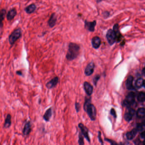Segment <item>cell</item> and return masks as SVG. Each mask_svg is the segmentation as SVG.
<instances>
[{
	"label": "cell",
	"instance_id": "3",
	"mask_svg": "<svg viewBox=\"0 0 145 145\" xmlns=\"http://www.w3.org/2000/svg\"><path fill=\"white\" fill-rule=\"evenodd\" d=\"M22 35V32L21 28H18L14 29L9 37V44L13 46L17 40L20 39Z\"/></svg>",
	"mask_w": 145,
	"mask_h": 145
},
{
	"label": "cell",
	"instance_id": "21",
	"mask_svg": "<svg viewBox=\"0 0 145 145\" xmlns=\"http://www.w3.org/2000/svg\"><path fill=\"white\" fill-rule=\"evenodd\" d=\"M137 132H138V131H137L136 128L133 129L131 131L127 132L126 134V137L127 139H128V140H132L136 136Z\"/></svg>",
	"mask_w": 145,
	"mask_h": 145
},
{
	"label": "cell",
	"instance_id": "1",
	"mask_svg": "<svg viewBox=\"0 0 145 145\" xmlns=\"http://www.w3.org/2000/svg\"><path fill=\"white\" fill-rule=\"evenodd\" d=\"M84 108L92 121H94L96 120L97 110L95 106L91 103V97H86L85 98Z\"/></svg>",
	"mask_w": 145,
	"mask_h": 145
},
{
	"label": "cell",
	"instance_id": "5",
	"mask_svg": "<svg viewBox=\"0 0 145 145\" xmlns=\"http://www.w3.org/2000/svg\"><path fill=\"white\" fill-rule=\"evenodd\" d=\"M106 38L110 45H112L116 41V36L113 29H108L106 33Z\"/></svg>",
	"mask_w": 145,
	"mask_h": 145
},
{
	"label": "cell",
	"instance_id": "35",
	"mask_svg": "<svg viewBox=\"0 0 145 145\" xmlns=\"http://www.w3.org/2000/svg\"><path fill=\"white\" fill-rule=\"evenodd\" d=\"M140 136L141 138L144 139L145 137V131H143V132H142V133L140 135Z\"/></svg>",
	"mask_w": 145,
	"mask_h": 145
},
{
	"label": "cell",
	"instance_id": "24",
	"mask_svg": "<svg viewBox=\"0 0 145 145\" xmlns=\"http://www.w3.org/2000/svg\"><path fill=\"white\" fill-rule=\"evenodd\" d=\"M145 108H139L137 112V116L138 117L142 118L145 117Z\"/></svg>",
	"mask_w": 145,
	"mask_h": 145
},
{
	"label": "cell",
	"instance_id": "30",
	"mask_svg": "<svg viewBox=\"0 0 145 145\" xmlns=\"http://www.w3.org/2000/svg\"><path fill=\"white\" fill-rule=\"evenodd\" d=\"M98 139L99 141L100 142V143L101 144V145H104L103 142L101 137V132H100V131H99L98 132Z\"/></svg>",
	"mask_w": 145,
	"mask_h": 145
},
{
	"label": "cell",
	"instance_id": "22",
	"mask_svg": "<svg viewBox=\"0 0 145 145\" xmlns=\"http://www.w3.org/2000/svg\"><path fill=\"white\" fill-rule=\"evenodd\" d=\"M6 14V10L5 9L3 8L0 10V29H2L4 24L3 21H4L5 17Z\"/></svg>",
	"mask_w": 145,
	"mask_h": 145
},
{
	"label": "cell",
	"instance_id": "9",
	"mask_svg": "<svg viewBox=\"0 0 145 145\" xmlns=\"http://www.w3.org/2000/svg\"><path fill=\"white\" fill-rule=\"evenodd\" d=\"M94 64L93 62H91L86 66L85 70V74L86 76H90L94 72Z\"/></svg>",
	"mask_w": 145,
	"mask_h": 145
},
{
	"label": "cell",
	"instance_id": "26",
	"mask_svg": "<svg viewBox=\"0 0 145 145\" xmlns=\"http://www.w3.org/2000/svg\"><path fill=\"white\" fill-rule=\"evenodd\" d=\"M144 126H145V125L144 124H142V123H138L137 125V126H136V129L137 130V131H143V129H144Z\"/></svg>",
	"mask_w": 145,
	"mask_h": 145
},
{
	"label": "cell",
	"instance_id": "27",
	"mask_svg": "<svg viewBox=\"0 0 145 145\" xmlns=\"http://www.w3.org/2000/svg\"><path fill=\"white\" fill-rule=\"evenodd\" d=\"M105 140L106 141L108 142V143H110L111 145H124V144H123L122 143H120V144H119L117 143L116 142H115V141L113 140H111V139H108V138H105Z\"/></svg>",
	"mask_w": 145,
	"mask_h": 145
},
{
	"label": "cell",
	"instance_id": "32",
	"mask_svg": "<svg viewBox=\"0 0 145 145\" xmlns=\"http://www.w3.org/2000/svg\"><path fill=\"white\" fill-rule=\"evenodd\" d=\"M110 114L112 115L115 118H116L117 115L116 112V111L115 110L114 108H112L110 110Z\"/></svg>",
	"mask_w": 145,
	"mask_h": 145
},
{
	"label": "cell",
	"instance_id": "10",
	"mask_svg": "<svg viewBox=\"0 0 145 145\" xmlns=\"http://www.w3.org/2000/svg\"><path fill=\"white\" fill-rule=\"evenodd\" d=\"M84 89L88 96H91L93 92V87L90 83L85 81L84 84Z\"/></svg>",
	"mask_w": 145,
	"mask_h": 145
},
{
	"label": "cell",
	"instance_id": "16",
	"mask_svg": "<svg viewBox=\"0 0 145 145\" xmlns=\"http://www.w3.org/2000/svg\"><path fill=\"white\" fill-rule=\"evenodd\" d=\"M52 108L50 107L46 111L44 114L43 115V119L46 122H49L52 116Z\"/></svg>",
	"mask_w": 145,
	"mask_h": 145
},
{
	"label": "cell",
	"instance_id": "19",
	"mask_svg": "<svg viewBox=\"0 0 145 145\" xmlns=\"http://www.w3.org/2000/svg\"><path fill=\"white\" fill-rule=\"evenodd\" d=\"M12 125V115L10 114H8L5 119L4 124V128L5 129L9 128Z\"/></svg>",
	"mask_w": 145,
	"mask_h": 145
},
{
	"label": "cell",
	"instance_id": "31",
	"mask_svg": "<svg viewBox=\"0 0 145 145\" xmlns=\"http://www.w3.org/2000/svg\"><path fill=\"white\" fill-rule=\"evenodd\" d=\"M80 107H81L79 103H75V108L77 112H79L80 109Z\"/></svg>",
	"mask_w": 145,
	"mask_h": 145
},
{
	"label": "cell",
	"instance_id": "6",
	"mask_svg": "<svg viewBox=\"0 0 145 145\" xmlns=\"http://www.w3.org/2000/svg\"><path fill=\"white\" fill-rule=\"evenodd\" d=\"M32 131V124L30 121H25L22 130L23 134L24 136H28Z\"/></svg>",
	"mask_w": 145,
	"mask_h": 145
},
{
	"label": "cell",
	"instance_id": "15",
	"mask_svg": "<svg viewBox=\"0 0 145 145\" xmlns=\"http://www.w3.org/2000/svg\"><path fill=\"white\" fill-rule=\"evenodd\" d=\"M57 20V16L55 13H53L51 15L50 18L48 21V24L49 25V27L50 28H53V27H55L56 23Z\"/></svg>",
	"mask_w": 145,
	"mask_h": 145
},
{
	"label": "cell",
	"instance_id": "13",
	"mask_svg": "<svg viewBox=\"0 0 145 145\" xmlns=\"http://www.w3.org/2000/svg\"><path fill=\"white\" fill-rule=\"evenodd\" d=\"M135 113V109H134L133 108H130L129 111L125 114L124 117L125 121L128 122H129L133 118Z\"/></svg>",
	"mask_w": 145,
	"mask_h": 145
},
{
	"label": "cell",
	"instance_id": "17",
	"mask_svg": "<svg viewBox=\"0 0 145 145\" xmlns=\"http://www.w3.org/2000/svg\"><path fill=\"white\" fill-rule=\"evenodd\" d=\"M92 44L94 49H97L100 47L101 44V40L98 36H95L92 38Z\"/></svg>",
	"mask_w": 145,
	"mask_h": 145
},
{
	"label": "cell",
	"instance_id": "25",
	"mask_svg": "<svg viewBox=\"0 0 145 145\" xmlns=\"http://www.w3.org/2000/svg\"><path fill=\"white\" fill-rule=\"evenodd\" d=\"M137 99L139 102H144L145 100V93L143 92H139L137 96Z\"/></svg>",
	"mask_w": 145,
	"mask_h": 145
},
{
	"label": "cell",
	"instance_id": "7",
	"mask_svg": "<svg viewBox=\"0 0 145 145\" xmlns=\"http://www.w3.org/2000/svg\"><path fill=\"white\" fill-rule=\"evenodd\" d=\"M78 126L79 127L81 131V134L83 135V136H84V137L86 138V140L87 141L90 143V139L89 135V130L88 128L85 126L82 123H80L78 124Z\"/></svg>",
	"mask_w": 145,
	"mask_h": 145
},
{
	"label": "cell",
	"instance_id": "20",
	"mask_svg": "<svg viewBox=\"0 0 145 145\" xmlns=\"http://www.w3.org/2000/svg\"><path fill=\"white\" fill-rule=\"evenodd\" d=\"M113 30L116 36V41H120L121 39V37H122V35H121V33L119 30V26L118 24L116 23L114 25L113 27Z\"/></svg>",
	"mask_w": 145,
	"mask_h": 145
},
{
	"label": "cell",
	"instance_id": "28",
	"mask_svg": "<svg viewBox=\"0 0 145 145\" xmlns=\"http://www.w3.org/2000/svg\"><path fill=\"white\" fill-rule=\"evenodd\" d=\"M78 143L79 145H84V137L81 133H80L79 135V139H78Z\"/></svg>",
	"mask_w": 145,
	"mask_h": 145
},
{
	"label": "cell",
	"instance_id": "11",
	"mask_svg": "<svg viewBox=\"0 0 145 145\" xmlns=\"http://www.w3.org/2000/svg\"><path fill=\"white\" fill-rule=\"evenodd\" d=\"M17 14V11L16 9L15 8H12L10 9L6 14V19L8 21H12L16 16Z\"/></svg>",
	"mask_w": 145,
	"mask_h": 145
},
{
	"label": "cell",
	"instance_id": "33",
	"mask_svg": "<svg viewBox=\"0 0 145 145\" xmlns=\"http://www.w3.org/2000/svg\"><path fill=\"white\" fill-rule=\"evenodd\" d=\"M109 15H110V13L108 11H105L103 13V17L105 19H106V18H108V16H109Z\"/></svg>",
	"mask_w": 145,
	"mask_h": 145
},
{
	"label": "cell",
	"instance_id": "29",
	"mask_svg": "<svg viewBox=\"0 0 145 145\" xmlns=\"http://www.w3.org/2000/svg\"><path fill=\"white\" fill-rule=\"evenodd\" d=\"M100 75H96L93 78V84L95 86H96L98 82V80L100 79Z\"/></svg>",
	"mask_w": 145,
	"mask_h": 145
},
{
	"label": "cell",
	"instance_id": "18",
	"mask_svg": "<svg viewBox=\"0 0 145 145\" xmlns=\"http://www.w3.org/2000/svg\"><path fill=\"white\" fill-rule=\"evenodd\" d=\"M134 78L131 75H129L127 78L126 81V87L127 89L128 90H133L134 89V87L133 85Z\"/></svg>",
	"mask_w": 145,
	"mask_h": 145
},
{
	"label": "cell",
	"instance_id": "8",
	"mask_svg": "<svg viewBox=\"0 0 145 145\" xmlns=\"http://www.w3.org/2000/svg\"><path fill=\"white\" fill-rule=\"evenodd\" d=\"M59 82V78L58 77H55L53 78L49 81L47 82L46 84V86L48 89H51L55 87Z\"/></svg>",
	"mask_w": 145,
	"mask_h": 145
},
{
	"label": "cell",
	"instance_id": "23",
	"mask_svg": "<svg viewBox=\"0 0 145 145\" xmlns=\"http://www.w3.org/2000/svg\"><path fill=\"white\" fill-rule=\"evenodd\" d=\"M135 87L137 89H140L144 86V80L142 78H139L136 80L135 83Z\"/></svg>",
	"mask_w": 145,
	"mask_h": 145
},
{
	"label": "cell",
	"instance_id": "4",
	"mask_svg": "<svg viewBox=\"0 0 145 145\" xmlns=\"http://www.w3.org/2000/svg\"><path fill=\"white\" fill-rule=\"evenodd\" d=\"M135 101V94L132 92L129 93L123 103V106L129 108L134 104Z\"/></svg>",
	"mask_w": 145,
	"mask_h": 145
},
{
	"label": "cell",
	"instance_id": "14",
	"mask_svg": "<svg viewBox=\"0 0 145 145\" xmlns=\"http://www.w3.org/2000/svg\"><path fill=\"white\" fill-rule=\"evenodd\" d=\"M37 7L36 5L35 4H32L29 5V6H26L24 10L25 12L28 14H31L35 12L37 9Z\"/></svg>",
	"mask_w": 145,
	"mask_h": 145
},
{
	"label": "cell",
	"instance_id": "2",
	"mask_svg": "<svg viewBox=\"0 0 145 145\" xmlns=\"http://www.w3.org/2000/svg\"><path fill=\"white\" fill-rule=\"evenodd\" d=\"M80 50V46L78 44L75 43H70L68 51L66 55V59L70 61L76 59L79 54Z\"/></svg>",
	"mask_w": 145,
	"mask_h": 145
},
{
	"label": "cell",
	"instance_id": "12",
	"mask_svg": "<svg viewBox=\"0 0 145 145\" xmlns=\"http://www.w3.org/2000/svg\"><path fill=\"white\" fill-rule=\"evenodd\" d=\"M96 21H94L92 22H89L87 21H85V28L88 31L93 32L95 30V27L96 26Z\"/></svg>",
	"mask_w": 145,
	"mask_h": 145
},
{
	"label": "cell",
	"instance_id": "34",
	"mask_svg": "<svg viewBox=\"0 0 145 145\" xmlns=\"http://www.w3.org/2000/svg\"><path fill=\"white\" fill-rule=\"evenodd\" d=\"M16 73L17 75H18L19 76H22L23 74L22 72L21 71H17L16 72Z\"/></svg>",
	"mask_w": 145,
	"mask_h": 145
}]
</instances>
